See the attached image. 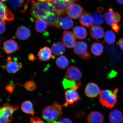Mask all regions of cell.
<instances>
[{"instance_id":"1","label":"cell","mask_w":123,"mask_h":123,"mask_svg":"<svg viewBox=\"0 0 123 123\" xmlns=\"http://www.w3.org/2000/svg\"><path fill=\"white\" fill-rule=\"evenodd\" d=\"M30 1L32 6L31 14L38 19L43 20L56 11L49 2H37L34 0Z\"/></svg>"},{"instance_id":"2","label":"cell","mask_w":123,"mask_h":123,"mask_svg":"<svg viewBox=\"0 0 123 123\" xmlns=\"http://www.w3.org/2000/svg\"><path fill=\"white\" fill-rule=\"evenodd\" d=\"M62 115V107L59 104L55 102L53 105L49 106L44 109L42 117L49 123L59 120Z\"/></svg>"},{"instance_id":"3","label":"cell","mask_w":123,"mask_h":123,"mask_svg":"<svg viewBox=\"0 0 123 123\" xmlns=\"http://www.w3.org/2000/svg\"><path fill=\"white\" fill-rule=\"evenodd\" d=\"M118 91L117 88H115L113 91L109 90L101 91L99 94L100 103L107 108L113 107L117 103V94Z\"/></svg>"},{"instance_id":"4","label":"cell","mask_w":123,"mask_h":123,"mask_svg":"<svg viewBox=\"0 0 123 123\" xmlns=\"http://www.w3.org/2000/svg\"><path fill=\"white\" fill-rule=\"evenodd\" d=\"M19 107L8 104L3 105L0 107V123H9L13 119V114Z\"/></svg>"},{"instance_id":"5","label":"cell","mask_w":123,"mask_h":123,"mask_svg":"<svg viewBox=\"0 0 123 123\" xmlns=\"http://www.w3.org/2000/svg\"><path fill=\"white\" fill-rule=\"evenodd\" d=\"M88 45L84 41L77 42L74 47V51L76 55L81 59L88 60L91 59L92 56L88 51Z\"/></svg>"},{"instance_id":"6","label":"cell","mask_w":123,"mask_h":123,"mask_svg":"<svg viewBox=\"0 0 123 123\" xmlns=\"http://www.w3.org/2000/svg\"><path fill=\"white\" fill-rule=\"evenodd\" d=\"M7 63L3 65L2 67L9 73H16L22 68V64L16 57L12 58L11 56H9L7 58Z\"/></svg>"},{"instance_id":"7","label":"cell","mask_w":123,"mask_h":123,"mask_svg":"<svg viewBox=\"0 0 123 123\" xmlns=\"http://www.w3.org/2000/svg\"><path fill=\"white\" fill-rule=\"evenodd\" d=\"M65 14L56 10L54 13L49 15L43 20L47 23L48 25L60 29L61 28L60 25V19L61 16H63Z\"/></svg>"},{"instance_id":"8","label":"cell","mask_w":123,"mask_h":123,"mask_svg":"<svg viewBox=\"0 0 123 123\" xmlns=\"http://www.w3.org/2000/svg\"><path fill=\"white\" fill-rule=\"evenodd\" d=\"M83 12V9L79 4L73 3L69 6L66 13L70 18L74 19H78Z\"/></svg>"},{"instance_id":"9","label":"cell","mask_w":123,"mask_h":123,"mask_svg":"<svg viewBox=\"0 0 123 123\" xmlns=\"http://www.w3.org/2000/svg\"><path fill=\"white\" fill-rule=\"evenodd\" d=\"M7 1L10 6L15 10H20L21 12H24L27 8L29 0H4Z\"/></svg>"},{"instance_id":"10","label":"cell","mask_w":123,"mask_h":123,"mask_svg":"<svg viewBox=\"0 0 123 123\" xmlns=\"http://www.w3.org/2000/svg\"><path fill=\"white\" fill-rule=\"evenodd\" d=\"M62 35V40L64 46L68 48H72L74 47L76 43V38L73 33L65 31Z\"/></svg>"},{"instance_id":"11","label":"cell","mask_w":123,"mask_h":123,"mask_svg":"<svg viewBox=\"0 0 123 123\" xmlns=\"http://www.w3.org/2000/svg\"><path fill=\"white\" fill-rule=\"evenodd\" d=\"M82 76V73L80 69L74 66L69 67L66 73V77L67 79L76 81H79Z\"/></svg>"},{"instance_id":"12","label":"cell","mask_w":123,"mask_h":123,"mask_svg":"<svg viewBox=\"0 0 123 123\" xmlns=\"http://www.w3.org/2000/svg\"><path fill=\"white\" fill-rule=\"evenodd\" d=\"M0 21L5 22L6 21H11L14 19L13 13L6 6L5 3H0Z\"/></svg>"},{"instance_id":"13","label":"cell","mask_w":123,"mask_h":123,"mask_svg":"<svg viewBox=\"0 0 123 123\" xmlns=\"http://www.w3.org/2000/svg\"><path fill=\"white\" fill-rule=\"evenodd\" d=\"M99 87L94 83H89L86 86L85 93L86 96L90 98H96L100 93Z\"/></svg>"},{"instance_id":"14","label":"cell","mask_w":123,"mask_h":123,"mask_svg":"<svg viewBox=\"0 0 123 123\" xmlns=\"http://www.w3.org/2000/svg\"><path fill=\"white\" fill-rule=\"evenodd\" d=\"M65 96L67 103L73 105H76L80 97L78 92L74 89H69L66 91Z\"/></svg>"},{"instance_id":"15","label":"cell","mask_w":123,"mask_h":123,"mask_svg":"<svg viewBox=\"0 0 123 123\" xmlns=\"http://www.w3.org/2000/svg\"><path fill=\"white\" fill-rule=\"evenodd\" d=\"M3 48L5 53L10 54L19 49V47L18 43L14 40L10 39L5 41L3 44Z\"/></svg>"},{"instance_id":"16","label":"cell","mask_w":123,"mask_h":123,"mask_svg":"<svg viewBox=\"0 0 123 123\" xmlns=\"http://www.w3.org/2000/svg\"><path fill=\"white\" fill-rule=\"evenodd\" d=\"M79 21L81 25L86 27L90 28L93 26V20L90 12H84L80 17Z\"/></svg>"},{"instance_id":"17","label":"cell","mask_w":123,"mask_h":123,"mask_svg":"<svg viewBox=\"0 0 123 123\" xmlns=\"http://www.w3.org/2000/svg\"><path fill=\"white\" fill-rule=\"evenodd\" d=\"M51 50L48 47H44L41 48L38 51V56L40 61H46L51 58H54L55 56L52 53Z\"/></svg>"},{"instance_id":"18","label":"cell","mask_w":123,"mask_h":123,"mask_svg":"<svg viewBox=\"0 0 123 123\" xmlns=\"http://www.w3.org/2000/svg\"><path fill=\"white\" fill-rule=\"evenodd\" d=\"M15 35L18 39L21 40H26L30 37L31 31L28 28L24 26H21L17 29Z\"/></svg>"},{"instance_id":"19","label":"cell","mask_w":123,"mask_h":123,"mask_svg":"<svg viewBox=\"0 0 123 123\" xmlns=\"http://www.w3.org/2000/svg\"><path fill=\"white\" fill-rule=\"evenodd\" d=\"M62 84L65 90L74 89L77 90L81 86L82 84L80 81H76L64 78L62 81Z\"/></svg>"},{"instance_id":"20","label":"cell","mask_w":123,"mask_h":123,"mask_svg":"<svg viewBox=\"0 0 123 123\" xmlns=\"http://www.w3.org/2000/svg\"><path fill=\"white\" fill-rule=\"evenodd\" d=\"M104 29L100 26L95 25L91 28L90 35L93 39H101L104 37Z\"/></svg>"},{"instance_id":"21","label":"cell","mask_w":123,"mask_h":123,"mask_svg":"<svg viewBox=\"0 0 123 123\" xmlns=\"http://www.w3.org/2000/svg\"><path fill=\"white\" fill-rule=\"evenodd\" d=\"M109 119L111 123H120L123 122V115L120 111L115 109L109 114Z\"/></svg>"},{"instance_id":"22","label":"cell","mask_w":123,"mask_h":123,"mask_svg":"<svg viewBox=\"0 0 123 123\" xmlns=\"http://www.w3.org/2000/svg\"><path fill=\"white\" fill-rule=\"evenodd\" d=\"M87 120L88 123H103L104 117L100 112L93 111L91 112L87 116Z\"/></svg>"},{"instance_id":"23","label":"cell","mask_w":123,"mask_h":123,"mask_svg":"<svg viewBox=\"0 0 123 123\" xmlns=\"http://www.w3.org/2000/svg\"><path fill=\"white\" fill-rule=\"evenodd\" d=\"M51 50L53 54L56 56L63 54L66 51L65 46L60 42H55L52 44Z\"/></svg>"},{"instance_id":"24","label":"cell","mask_w":123,"mask_h":123,"mask_svg":"<svg viewBox=\"0 0 123 123\" xmlns=\"http://www.w3.org/2000/svg\"><path fill=\"white\" fill-rule=\"evenodd\" d=\"M73 33L75 38L79 40H83L86 37L87 32L85 28L81 26L75 27L73 30Z\"/></svg>"},{"instance_id":"25","label":"cell","mask_w":123,"mask_h":123,"mask_svg":"<svg viewBox=\"0 0 123 123\" xmlns=\"http://www.w3.org/2000/svg\"><path fill=\"white\" fill-rule=\"evenodd\" d=\"M74 22L70 17L67 16L61 17L60 21V25L61 28L64 30H68L73 27Z\"/></svg>"},{"instance_id":"26","label":"cell","mask_w":123,"mask_h":123,"mask_svg":"<svg viewBox=\"0 0 123 123\" xmlns=\"http://www.w3.org/2000/svg\"><path fill=\"white\" fill-rule=\"evenodd\" d=\"M35 21V29L38 33H42L47 30L48 25L45 21L32 17Z\"/></svg>"},{"instance_id":"27","label":"cell","mask_w":123,"mask_h":123,"mask_svg":"<svg viewBox=\"0 0 123 123\" xmlns=\"http://www.w3.org/2000/svg\"><path fill=\"white\" fill-rule=\"evenodd\" d=\"M104 50L102 44L99 43H95L91 47V51L92 54L95 56H99L101 55Z\"/></svg>"},{"instance_id":"28","label":"cell","mask_w":123,"mask_h":123,"mask_svg":"<svg viewBox=\"0 0 123 123\" xmlns=\"http://www.w3.org/2000/svg\"><path fill=\"white\" fill-rule=\"evenodd\" d=\"M21 109L23 112L27 114H30L32 115L34 114L33 104L30 101H24L21 105Z\"/></svg>"},{"instance_id":"29","label":"cell","mask_w":123,"mask_h":123,"mask_svg":"<svg viewBox=\"0 0 123 123\" xmlns=\"http://www.w3.org/2000/svg\"><path fill=\"white\" fill-rule=\"evenodd\" d=\"M56 63L57 66L59 68L64 69L68 67L69 62L66 57L64 56H61L57 58Z\"/></svg>"},{"instance_id":"30","label":"cell","mask_w":123,"mask_h":123,"mask_svg":"<svg viewBox=\"0 0 123 123\" xmlns=\"http://www.w3.org/2000/svg\"><path fill=\"white\" fill-rule=\"evenodd\" d=\"M104 43L110 44L114 43L116 40V37L115 34L111 30L107 31L104 36Z\"/></svg>"},{"instance_id":"31","label":"cell","mask_w":123,"mask_h":123,"mask_svg":"<svg viewBox=\"0 0 123 123\" xmlns=\"http://www.w3.org/2000/svg\"><path fill=\"white\" fill-rule=\"evenodd\" d=\"M101 13L98 12H93L92 13V16L95 24L101 25L104 22L105 17Z\"/></svg>"},{"instance_id":"32","label":"cell","mask_w":123,"mask_h":123,"mask_svg":"<svg viewBox=\"0 0 123 123\" xmlns=\"http://www.w3.org/2000/svg\"><path fill=\"white\" fill-rule=\"evenodd\" d=\"M114 12L113 9L110 8L108 11L106 12L105 14V19L106 23L109 25H111L114 24L113 21Z\"/></svg>"},{"instance_id":"33","label":"cell","mask_w":123,"mask_h":123,"mask_svg":"<svg viewBox=\"0 0 123 123\" xmlns=\"http://www.w3.org/2000/svg\"><path fill=\"white\" fill-rule=\"evenodd\" d=\"M24 87L29 91H32L36 88V85L34 81L31 80L27 81L24 84Z\"/></svg>"},{"instance_id":"34","label":"cell","mask_w":123,"mask_h":123,"mask_svg":"<svg viewBox=\"0 0 123 123\" xmlns=\"http://www.w3.org/2000/svg\"><path fill=\"white\" fill-rule=\"evenodd\" d=\"M121 17L120 15L116 12H114L113 21L114 23L118 24L121 21Z\"/></svg>"},{"instance_id":"35","label":"cell","mask_w":123,"mask_h":123,"mask_svg":"<svg viewBox=\"0 0 123 123\" xmlns=\"http://www.w3.org/2000/svg\"><path fill=\"white\" fill-rule=\"evenodd\" d=\"M30 123H45L38 117H35L31 119Z\"/></svg>"},{"instance_id":"36","label":"cell","mask_w":123,"mask_h":123,"mask_svg":"<svg viewBox=\"0 0 123 123\" xmlns=\"http://www.w3.org/2000/svg\"><path fill=\"white\" fill-rule=\"evenodd\" d=\"M52 123H73L71 120L68 118H64L59 120L55 121Z\"/></svg>"},{"instance_id":"37","label":"cell","mask_w":123,"mask_h":123,"mask_svg":"<svg viewBox=\"0 0 123 123\" xmlns=\"http://www.w3.org/2000/svg\"><path fill=\"white\" fill-rule=\"evenodd\" d=\"M112 29L115 32L117 33L119 32L120 29V27L117 24L114 23L112 25H111Z\"/></svg>"},{"instance_id":"38","label":"cell","mask_w":123,"mask_h":123,"mask_svg":"<svg viewBox=\"0 0 123 123\" xmlns=\"http://www.w3.org/2000/svg\"><path fill=\"white\" fill-rule=\"evenodd\" d=\"M0 34L2 35L5 31L6 27L5 22L0 21Z\"/></svg>"},{"instance_id":"39","label":"cell","mask_w":123,"mask_h":123,"mask_svg":"<svg viewBox=\"0 0 123 123\" xmlns=\"http://www.w3.org/2000/svg\"><path fill=\"white\" fill-rule=\"evenodd\" d=\"M12 83V82L11 83L7 85L6 87V89L7 91L11 92V93H12L14 89V86Z\"/></svg>"},{"instance_id":"40","label":"cell","mask_w":123,"mask_h":123,"mask_svg":"<svg viewBox=\"0 0 123 123\" xmlns=\"http://www.w3.org/2000/svg\"><path fill=\"white\" fill-rule=\"evenodd\" d=\"M28 58L29 61L33 62L34 61L37 59V58L35 56V55L33 53H30L28 55Z\"/></svg>"},{"instance_id":"41","label":"cell","mask_w":123,"mask_h":123,"mask_svg":"<svg viewBox=\"0 0 123 123\" xmlns=\"http://www.w3.org/2000/svg\"><path fill=\"white\" fill-rule=\"evenodd\" d=\"M118 44L121 49L123 51V38H121L119 40Z\"/></svg>"},{"instance_id":"42","label":"cell","mask_w":123,"mask_h":123,"mask_svg":"<svg viewBox=\"0 0 123 123\" xmlns=\"http://www.w3.org/2000/svg\"><path fill=\"white\" fill-rule=\"evenodd\" d=\"M103 11L104 9L102 7H99V8H98L97 10V11L98 12H101V13H102V12Z\"/></svg>"},{"instance_id":"43","label":"cell","mask_w":123,"mask_h":123,"mask_svg":"<svg viewBox=\"0 0 123 123\" xmlns=\"http://www.w3.org/2000/svg\"><path fill=\"white\" fill-rule=\"evenodd\" d=\"M117 2L120 4L123 5V0H116Z\"/></svg>"},{"instance_id":"44","label":"cell","mask_w":123,"mask_h":123,"mask_svg":"<svg viewBox=\"0 0 123 123\" xmlns=\"http://www.w3.org/2000/svg\"><path fill=\"white\" fill-rule=\"evenodd\" d=\"M38 1H39L40 2H48L49 0H37Z\"/></svg>"},{"instance_id":"45","label":"cell","mask_w":123,"mask_h":123,"mask_svg":"<svg viewBox=\"0 0 123 123\" xmlns=\"http://www.w3.org/2000/svg\"><path fill=\"white\" fill-rule=\"evenodd\" d=\"M4 0H0V3L3 2Z\"/></svg>"},{"instance_id":"46","label":"cell","mask_w":123,"mask_h":123,"mask_svg":"<svg viewBox=\"0 0 123 123\" xmlns=\"http://www.w3.org/2000/svg\"><path fill=\"white\" fill-rule=\"evenodd\" d=\"M123 123V122H122V123Z\"/></svg>"}]
</instances>
